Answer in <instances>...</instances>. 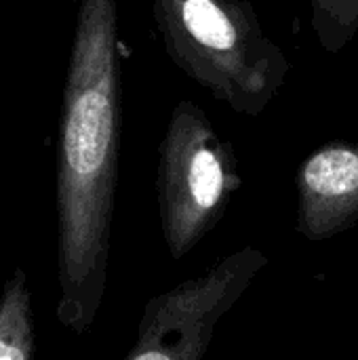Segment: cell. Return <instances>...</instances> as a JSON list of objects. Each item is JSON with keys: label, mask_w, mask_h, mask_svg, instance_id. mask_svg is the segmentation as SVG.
<instances>
[{"label": "cell", "mask_w": 358, "mask_h": 360, "mask_svg": "<svg viewBox=\"0 0 358 360\" xmlns=\"http://www.w3.org/2000/svg\"><path fill=\"white\" fill-rule=\"evenodd\" d=\"M243 177L234 148L190 99L171 110L158 146L156 200L171 259L179 262L224 219Z\"/></svg>", "instance_id": "3957f363"}, {"label": "cell", "mask_w": 358, "mask_h": 360, "mask_svg": "<svg viewBox=\"0 0 358 360\" xmlns=\"http://www.w3.org/2000/svg\"><path fill=\"white\" fill-rule=\"evenodd\" d=\"M34 356V323L27 281L21 270L4 283L0 295V360H27Z\"/></svg>", "instance_id": "8992f818"}, {"label": "cell", "mask_w": 358, "mask_h": 360, "mask_svg": "<svg viewBox=\"0 0 358 360\" xmlns=\"http://www.w3.org/2000/svg\"><path fill=\"white\" fill-rule=\"evenodd\" d=\"M310 25L327 53L344 51L358 36V0H310Z\"/></svg>", "instance_id": "52a82bcc"}, {"label": "cell", "mask_w": 358, "mask_h": 360, "mask_svg": "<svg viewBox=\"0 0 358 360\" xmlns=\"http://www.w3.org/2000/svg\"><path fill=\"white\" fill-rule=\"evenodd\" d=\"M118 0H80L57 150V319L84 333L101 308L118 184L122 82Z\"/></svg>", "instance_id": "6da1fadb"}, {"label": "cell", "mask_w": 358, "mask_h": 360, "mask_svg": "<svg viewBox=\"0 0 358 360\" xmlns=\"http://www.w3.org/2000/svg\"><path fill=\"white\" fill-rule=\"evenodd\" d=\"M270 264L253 247L219 257L203 274L148 300L127 360L205 359L215 327Z\"/></svg>", "instance_id": "277c9868"}, {"label": "cell", "mask_w": 358, "mask_h": 360, "mask_svg": "<svg viewBox=\"0 0 358 360\" xmlns=\"http://www.w3.org/2000/svg\"><path fill=\"white\" fill-rule=\"evenodd\" d=\"M167 57L213 99L260 116L283 91L291 61L249 0H152Z\"/></svg>", "instance_id": "7a4b0ae2"}, {"label": "cell", "mask_w": 358, "mask_h": 360, "mask_svg": "<svg viewBox=\"0 0 358 360\" xmlns=\"http://www.w3.org/2000/svg\"><path fill=\"white\" fill-rule=\"evenodd\" d=\"M295 230L310 243L331 240L358 224V141L333 139L295 173Z\"/></svg>", "instance_id": "5b68a950"}]
</instances>
